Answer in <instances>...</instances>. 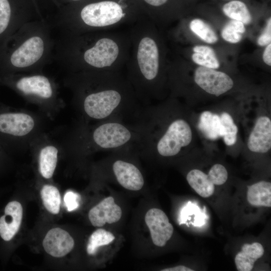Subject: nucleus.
Segmentation results:
<instances>
[{
	"label": "nucleus",
	"mask_w": 271,
	"mask_h": 271,
	"mask_svg": "<svg viewBox=\"0 0 271 271\" xmlns=\"http://www.w3.org/2000/svg\"><path fill=\"white\" fill-rule=\"evenodd\" d=\"M130 47L128 30L62 33L54 42V58L72 73L121 71Z\"/></svg>",
	"instance_id": "f257e3e1"
},
{
	"label": "nucleus",
	"mask_w": 271,
	"mask_h": 271,
	"mask_svg": "<svg viewBox=\"0 0 271 271\" xmlns=\"http://www.w3.org/2000/svg\"><path fill=\"white\" fill-rule=\"evenodd\" d=\"M72 74L71 83L85 117L102 121L137 116L141 109L140 101L121 71H87Z\"/></svg>",
	"instance_id": "f03ea898"
},
{
	"label": "nucleus",
	"mask_w": 271,
	"mask_h": 271,
	"mask_svg": "<svg viewBox=\"0 0 271 271\" xmlns=\"http://www.w3.org/2000/svg\"><path fill=\"white\" fill-rule=\"evenodd\" d=\"M131 47L125 64L127 79L139 101L159 96L162 77V49L155 24L144 17L130 26Z\"/></svg>",
	"instance_id": "7ed1b4c3"
},
{
	"label": "nucleus",
	"mask_w": 271,
	"mask_h": 271,
	"mask_svg": "<svg viewBox=\"0 0 271 271\" xmlns=\"http://www.w3.org/2000/svg\"><path fill=\"white\" fill-rule=\"evenodd\" d=\"M144 17L135 0H87L70 5L55 23L62 33L81 34L130 26Z\"/></svg>",
	"instance_id": "20e7f679"
},
{
	"label": "nucleus",
	"mask_w": 271,
	"mask_h": 271,
	"mask_svg": "<svg viewBox=\"0 0 271 271\" xmlns=\"http://www.w3.org/2000/svg\"><path fill=\"white\" fill-rule=\"evenodd\" d=\"M54 47L46 22L37 20L25 24L0 45V75L13 74L46 63Z\"/></svg>",
	"instance_id": "39448f33"
},
{
	"label": "nucleus",
	"mask_w": 271,
	"mask_h": 271,
	"mask_svg": "<svg viewBox=\"0 0 271 271\" xmlns=\"http://www.w3.org/2000/svg\"><path fill=\"white\" fill-rule=\"evenodd\" d=\"M171 119L164 120L159 107L141 108L137 117L143 131L139 150L169 158L178 155L182 148L188 146L192 139L190 126L183 118Z\"/></svg>",
	"instance_id": "423d86ee"
},
{
	"label": "nucleus",
	"mask_w": 271,
	"mask_h": 271,
	"mask_svg": "<svg viewBox=\"0 0 271 271\" xmlns=\"http://www.w3.org/2000/svg\"><path fill=\"white\" fill-rule=\"evenodd\" d=\"M0 82L14 88L21 93L48 99L54 94L52 84L45 75L34 74L15 77L12 74L0 75Z\"/></svg>",
	"instance_id": "0eeeda50"
},
{
	"label": "nucleus",
	"mask_w": 271,
	"mask_h": 271,
	"mask_svg": "<svg viewBox=\"0 0 271 271\" xmlns=\"http://www.w3.org/2000/svg\"><path fill=\"white\" fill-rule=\"evenodd\" d=\"M195 83L206 92L218 96L233 86V81L226 73L203 66H199L194 73Z\"/></svg>",
	"instance_id": "6e6552de"
},
{
	"label": "nucleus",
	"mask_w": 271,
	"mask_h": 271,
	"mask_svg": "<svg viewBox=\"0 0 271 271\" xmlns=\"http://www.w3.org/2000/svg\"><path fill=\"white\" fill-rule=\"evenodd\" d=\"M120 150H117L118 158L111 164V171L117 182L124 188L138 191L144 186V176L136 164L120 158Z\"/></svg>",
	"instance_id": "1a4fd4ad"
},
{
	"label": "nucleus",
	"mask_w": 271,
	"mask_h": 271,
	"mask_svg": "<svg viewBox=\"0 0 271 271\" xmlns=\"http://www.w3.org/2000/svg\"><path fill=\"white\" fill-rule=\"evenodd\" d=\"M145 221L153 243L159 247L164 246L174 232L173 226L165 213L158 208H151L146 213Z\"/></svg>",
	"instance_id": "9d476101"
},
{
	"label": "nucleus",
	"mask_w": 271,
	"mask_h": 271,
	"mask_svg": "<svg viewBox=\"0 0 271 271\" xmlns=\"http://www.w3.org/2000/svg\"><path fill=\"white\" fill-rule=\"evenodd\" d=\"M35 121L29 114L22 112L0 113V132L21 137L28 134L34 128Z\"/></svg>",
	"instance_id": "9b49d317"
},
{
	"label": "nucleus",
	"mask_w": 271,
	"mask_h": 271,
	"mask_svg": "<svg viewBox=\"0 0 271 271\" xmlns=\"http://www.w3.org/2000/svg\"><path fill=\"white\" fill-rule=\"evenodd\" d=\"M45 251L52 256L63 257L73 248L74 241L72 236L65 230L56 227L46 234L42 242Z\"/></svg>",
	"instance_id": "f8f14e48"
},
{
	"label": "nucleus",
	"mask_w": 271,
	"mask_h": 271,
	"mask_svg": "<svg viewBox=\"0 0 271 271\" xmlns=\"http://www.w3.org/2000/svg\"><path fill=\"white\" fill-rule=\"evenodd\" d=\"M122 215L121 208L109 196L103 199L89 211L88 218L92 225L101 227L106 223L112 224L119 220Z\"/></svg>",
	"instance_id": "ddd939ff"
},
{
	"label": "nucleus",
	"mask_w": 271,
	"mask_h": 271,
	"mask_svg": "<svg viewBox=\"0 0 271 271\" xmlns=\"http://www.w3.org/2000/svg\"><path fill=\"white\" fill-rule=\"evenodd\" d=\"M250 151L265 153L271 148V121L267 116L259 117L255 123L247 141Z\"/></svg>",
	"instance_id": "4468645a"
},
{
	"label": "nucleus",
	"mask_w": 271,
	"mask_h": 271,
	"mask_svg": "<svg viewBox=\"0 0 271 271\" xmlns=\"http://www.w3.org/2000/svg\"><path fill=\"white\" fill-rule=\"evenodd\" d=\"M145 16L154 23L174 15L181 7L180 0H135Z\"/></svg>",
	"instance_id": "2eb2a0df"
},
{
	"label": "nucleus",
	"mask_w": 271,
	"mask_h": 271,
	"mask_svg": "<svg viewBox=\"0 0 271 271\" xmlns=\"http://www.w3.org/2000/svg\"><path fill=\"white\" fill-rule=\"evenodd\" d=\"M4 215L0 217V236L5 241L11 240L18 231L23 218V207L17 201L10 202Z\"/></svg>",
	"instance_id": "dca6fc26"
},
{
	"label": "nucleus",
	"mask_w": 271,
	"mask_h": 271,
	"mask_svg": "<svg viewBox=\"0 0 271 271\" xmlns=\"http://www.w3.org/2000/svg\"><path fill=\"white\" fill-rule=\"evenodd\" d=\"M186 180L195 192L203 198L211 196L215 186L222 185L210 170L207 174L199 169L191 170L187 173Z\"/></svg>",
	"instance_id": "f3484780"
},
{
	"label": "nucleus",
	"mask_w": 271,
	"mask_h": 271,
	"mask_svg": "<svg viewBox=\"0 0 271 271\" xmlns=\"http://www.w3.org/2000/svg\"><path fill=\"white\" fill-rule=\"evenodd\" d=\"M264 253V248L259 242L244 244L234 258L237 270L251 271L254 267V263L263 256Z\"/></svg>",
	"instance_id": "a211bd4d"
},
{
	"label": "nucleus",
	"mask_w": 271,
	"mask_h": 271,
	"mask_svg": "<svg viewBox=\"0 0 271 271\" xmlns=\"http://www.w3.org/2000/svg\"><path fill=\"white\" fill-rule=\"evenodd\" d=\"M246 200L251 206L270 208L271 183L261 181L248 186Z\"/></svg>",
	"instance_id": "6ab92c4d"
},
{
	"label": "nucleus",
	"mask_w": 271,
	"mask_h": 271,
	"mask_svg": "<svg viewBox=\"0 0 271 271\" xmlns=\"http://www.w3.org/2000/svg\"><path fill=\"white\" fill-rule=\"evenodd\" d=\"M198 127L205 137L210 140H215L224 136L220 116L210 111H205L201 114Z\"/></svg>",
	"instance_id": "aec40b11"
},
{
	"label": "nucleus",
	"mask_w": 271,
	"mask_h": 271,
	"mask_svg": "<svg viewBox=\"0 0 271 271\" xmlns=\"http://www.w3.org/2000/svg\"><path fill=\"white\" fill-rule=\"evenodd\" d=\"M58 150L53 146L44 147L39 154V170L46 179L51 178L54 173L58 161Z\"/></svg>",
	"instance_id": "412c9836"
},
{
	"label": "nucleus",
	"mask_w": 271,
	"mask_h": 271,
	"mask_svg": "<svg viewBox=\"0 0 271 271\" xmlns=\"http://www.w3.org/2000/svg\"><path fill=\"white\" fill-rule=\"evenodd\" d=\"M223 14L231 19L248 25L252 21V16L247 5L241 0H233L225 3L222 7Z\"/></svg>",
	"instance_id": "4be33fe9"
},
{
	"label": "nucleus",
	"mask_w": 271,
	"mask_h": 271,
	"mask_svg": "<svg viewBox=\"0 0 271 271\" xmlns=\"http://www.w3.org/2000/svg\"><path fill=\"white\" fill-rule=\"evenodd\" d=\"M194 53L191 58L196 64L212 69L220 66L219 61L214 50L207 46H196L193 48Z\"/></svg>",
	"instance_id": "5701e85b"
},
{
	"label": "nucleus",
	"mask_w": 271,
	"mask_h": 271,
	"mask_svg": "<svg viewBox=\"0 0 271 271\" xmlns=\"http://www.w3.org/2000/svg\"><path fill=\"white\" fill-rule=\"evenodd\" d=\"M40 194L45 208L52 214L59 213L61 196L58 189L54 186L45 185L42 188Z\"/></svg>",
	"instance_id": "b1692460"
},
{
	"label": "nucleus",
	"mask_w": 271,
	"mask_h": 271,
	"mask_svg": "<svg viewBox=\"0 0 271 271\" xmlns=\"http://www.w3.org/2000/svg\"><path fill=\"white\" fill-rule=\"evenodd\" d=\"M115 239V236L110 232L102 228L97 229L90 236L86 246V251L89 255L95 254L98 248L106 245Z\"/></svg>",
	"instance_id": "393cba45"
},
{
	"label": "nucleus",
	"mask_w": 271,
	"mask_h": 271,
	"mask_svg": "<svg viewBox=\"0 0 271 271\" xmlns=\"http://www.w3.org/2000/svg\"><path fill=\"white\" fill-rule=\"evenodd\" d=\"M189 28L192 32L207 43L214 44L218 41L217 35L213 29L201 19H195L191 21Z\"/></svg>",
	"instance_id": "a878e982"
},
{
	"label": "nucleus",
	"mask_w": 271,
	"mask_h": 271,
	"mask_svg": "<svg viewBox=\"0 0 271 271\" xmlns=\"http://www.w3.org/2000/svg\"><path fill=\"white\" fill-rule=\"evenodd\" d=\"M244 24L242 22L231 20L227 23L221 31V36L226 41L230 43H237L242 39L245 32Z\"/></svg>",
	"instance_id": "bb28decb"
},
{
	"label": "nucleus",
	"mask_w": 271,
	"mask_h": 271,
	"mask_svg": "<svg viewBox=\"0 0 271 271\" xmlns=\"http://www.w3.org/2000/svg\"><path fill=\"white\" fill-rule=\"evenodd\" d=\"M220 120L224 127V136L223 140L227 146H232L237 140L238 128L234 123L231 116L227 112H223L220 116Z\"/></svg>",
	"instance_id": "cd10ccee"
},
{
	"label": "nucleus",
	"mask_w": 271,
	"mask_h": 271,
	"mask_svg": "<svg viewBox=\"0 0 271 271\" xmlns=\"http://www.w3.org/2000/svg\"><path fill=\"white\" fill-rule=\"evenodd\" d=\"M80 196L72 191H67L64 196V201L68 211H72L79 206Z\"/></svg>",
	"instance_id": "c85d7f7f"
},
{
	"label": "nucleus",
	"mask_w": 271,
	"mask_h": 271,
	"mask_svg": "<svg viewBox=\"0 0 271 271\" xmlns=\"http://www.w3.org/2000/svg\"><path fill=\"white\" fill-rule=\"evenodd\" d=\"M271 41V18H269L264 28V31L258 37L257 43L260 46L267 45Z\"/></svg>",
	"instance_id": "c756f323"
},
{
	"label": "nucleus",
	"mask_w": 271,
	"mask_h": 271,
	"mask_svg": "<svg viewBox=\"0 0 271 271\" xmlns=\"http://www.w3.org/2000/svg\"><path fill=\"white\" fill-rule=\"evenodd\" d=\"M262 59L264 62L268 66H271V44H268L264 49Z\"/></svg>",
	"instance_id": "7c9ffc66"
},
{
	"label": "nucleus",
	"mask_w": 271,
	"mask_h": 271,
	"mask_svg": "<svg viewBox=\"0 0 271 271\" xmlns=\"http://www.w3.org/2000/svg\"><path fill=\"white\" fill-rule=\"evenodd\" d=\"M191 268L183 265H179L174 267L164 268L161 271H193Z\"/></svg>",
	"instance_id": "2f4dec72"
},
{
	"label": "nucleus",
	"mask_w": 271,
	"mask_h": 271,
	"mask_svg": "<svg viewBox=\"0 0 271 271\" xmlns=\"http://www.w3.org/2000/svg\"><path fill=\"white\" fill-rule=\"evenodd\" d=\"M70 5L75 4L77 3H81L87 0H64Z\"/></svg>",
	"instance_id": "473e14b6"
},
{
	"label": "nucleus",
	"mask_w": 271,
	"mask_h": 271,
	"mask_svg": "<svg viewBox=\"0 0 271 271\" xmlns=\"http://www.w3.org/2000/svg\"><path fill=\"white\" fill-rule=\"evenodd\" d=\"M224 1H233V0H224Z\"/></svg>",
	"instance_id": "72a5a7b5"
}]
</instances>
